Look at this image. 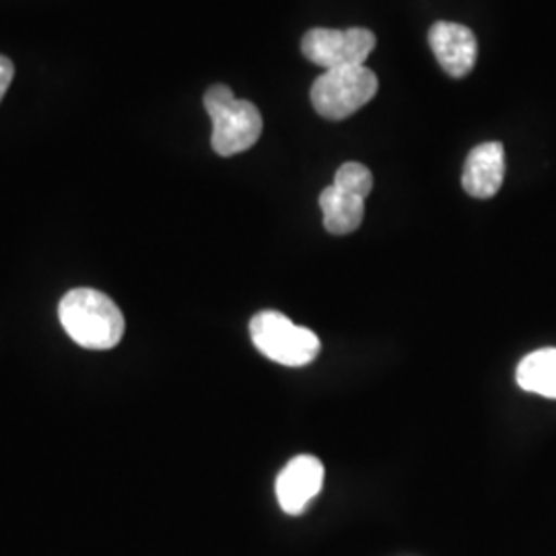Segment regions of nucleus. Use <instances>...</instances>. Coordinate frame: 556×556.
<instances>
[{
  "instance_id": "nucleus-1",
  "label": "nucleus",
  "mask_w": 556,
  "mask_h": 556,
  "mask_svg": "<svg viewBox=\"0 0 556 556\" xmlns=\"http://www.w3.org/2000/svg\"><path fill=\"white\" fill-rule=\"evenodd\" d=\"M59 318L83 349L108 351L124 337L126 321L114 299L96 289H73L60 299Z\"/></svg>"
},
{
  "instance_id": "nucleus-2",
  "label": "nucleus",
  "mask_w": 556,
  "mask_h": 556,
  "mask_svg": "<svg viewBox=\"0 0 556 556\" xmlns=\"http://www.w3.org/2000/svg\"><path fill=\"white\" fill-rule=\"evenodd\" d=\"M204 108L213 119L211 144L220 157H231L258 142L264 122L258 108L238 100L227 85H213L204 93Z\"/></svg>"
},
{
  "instance_id": "nucleus-3",
  "label": "nucleus",
  "mask_w": 556,
  "mask_h": 556,
  "mask_svg": "<svg viewBox=\"0 0 556 556\" xmlns=\"http://www.w3.org/2000/svg\"><path fill=\"white\" fill-rule=\"evenodd\" d=\"M250 337L264 357L285 367H303L319 355V338L280 312H260L250 321Z\"/></svg>"
},
{
  "instance_id": "nucleus-4",
  "label": "nucleus",
  "mask_w": 556,
  "mask_h": 556,
  "mask_svg": "<svg viewBox=\"0 0 556 556\" xmlns=\"http://www.w3.org/2000/svg\"><path fill=\"white\" fill-rule=\"evenodd\" d=\"M378 77L365 64L326 71L312 85V105L321 118L344 119L376 98Z\"/></svg>"
},
{
  "instance_id": "nucleus-5",
  "label": "nucleus",
  "mask_w": 556,
  "mask_h": 556,
  "mask_svg": "<svg viewBox=\"0 0 556 556\" xmlns=\"http://www.w3.org/2000/svg\"><path fill=\"white\" fill-rule=\"evenodd\" d=\"M376 48V36L369 29H309L301 40L303 56L326 71L365 64Z\"/></svg>"
},
{
  "instance_id": "nucleus-6",
  "label": "nucleus",
  "mask_w": 556,
  "mask_h": 556,
  "mask_svg": "<svg viewBox=\"0 0 556 556\" xmlns=\"http://www.w3.org/2000/svg\"><path fill=\"white\" fill-rule=\"evenodd\" d=\"M429 43L441 68L454 79L470 75L477 64L478 41L466 25L438 21L429 29Z\"/></svg>"
},
{
  "instance_id": "nucleus-7",
  "label": "nucleus",
  "mask_w": 556,
  "mask_h": 556,
  "mask_svg": "<svg viewBox=\"0 0 556 556\" xmlns=\"http://www.w3.org/2000/svg\"><path fill=\"white\" fill-rule=\"evenodd\" d=\"M324 484V464L318 457H293L277 478V498L280 509L299 516L318 495Z\"/></svg>"
},
{
  "instance_id": "nucleus-8",
  "label": "nucleus",
  "mask_w": 556,
  "mask_h": 556,
  "mask_svg": "<svg viewBox=\"0 0 556 556\" xmlns=\"http://www.w3.org/2000/svg\"><path fill=\"white\" fill-rule=\"evenodd\" d=\"M505 179V149L501 142H482L464 163L462 186L472 199H493Z\"/></svg>"
},
{
  "instance_id": "nucleus-9",
  "label": "nucleus",
  "mask_w": 556,
  "mask_h": 556,
  "mask_svg": "<svg viewBox=\"0 0 556 556\" xmlns=\"http://www.w3.org/2000/svg\"><path fill=\"white\" fill-rule=\"evenodd\" d=\"M319 208L324 213V227L328 233L349 236L357 231L363 223L365 199L349 194L332 184L319 194Z\"/></svg>"
},
{
  "instance_id": "nucleus-10",
  "label": "nucleus",
  "mask_w": 556,
  "mask_h": 556,
  "mask_svg": "<svg viewBox=\"0 0 556 556\" xmlns=\"http://www.w3.org/2000/svg\"><path fill=\"white\" fill-rule=\"evenodd\" d=\"M516 379L521 390L556 400V349H540L521 358Z\"/></svg>"
},
{
  "instance_id": "nucleus-11",
  "label": "nucleus",
  "mask_w": 556,
  "mask_h": 556,
  "mask_svg": "<svg viewBox=\"0 0 556 556\" xmlns=\"http://www.w3.org/2000/svg\"><path fill=\"white\" fill-rule=\"evenodd\" d=\"M334 186L349 194H355L358 199H367L369 192L374 190V176L363 163L349 161L340 165L334 176Z\"/></svg>"
},
{
  "instance_id": "nucleus-12",
  "label": "nucleus",
  "mask_w": 556,
  "mask_h": 556,
  "mask_svg": "<svg viewBox=\"0 0 556 556\" xmlns=\"http://www.w3.org/2000/svg\"><path fill=\"white\" fill-rule=\"evenodd\" d=\"M15 77V66L7 56H0V101L4 98L11 80Z\"/></svg>"
}]
</instances>
